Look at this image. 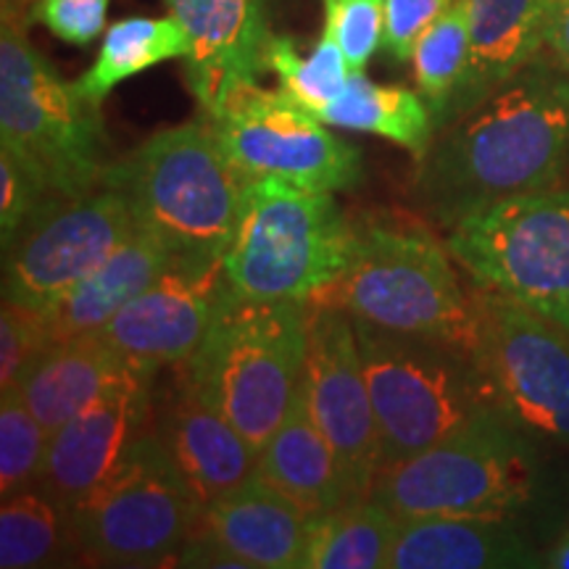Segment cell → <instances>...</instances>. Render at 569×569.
I'll return each mask as SVG.
<instances>
[{"mask_svg": "<svg viewBox=\"0 0 569 569\" xmlns=\"http://www.w3.org/2000/svg\"><path fill=\"white\" fill-rule=\"evenodd\" d=\"M153 432L203 507L259 475V451L180 377Z\"/></svg>", "mask_w": 569, "mask_h": 569, "instance_id": "cell-19", "label": "cell"}, {"mask_svg": "<svg viewBox=\"0 0 569 569\" xmlns=\"http://www.w3.org/2000/svg\"><path fill=\"white\" fill-rule=\"evenodd\" d=\"M206 119L246 180H280L330 193L361 180L359 148L332 134L330 124L282 88L251 84Z\"/></svg>", "mask_w": 569, "mask_h": 569, "instance_id": "cell-12", "label": "cell"}, {"mask_svg": "<svg viewBox=\"0 0 569 569\" xmlns=\"http://www.w3.org/2000/svg\"><path fill=\"white\" fill-rule=\"evenodd\" d=\"M446 248L482 288L569 330V188L490 203L448 227Z\"/></svg>", "mask_w": 569, "mask_h": 569, "instance_id": "cell-10", "label": "cell"}, {"mask_svg": "<svg viewBox=\"0 0 569 569\" xmlns=\"http://www.w3.org/2000/svg\"><path fill=\"white\" fill-rule=\"evenodd\" d=\"M311 528L315 517L261 475L206 503L198 525L243 569H301Z\"/></svg>", "mask_w": 569, "mask_h": 569, "instance_id": "cell-18", "label": "cell"}, {"mask_svg": "<svg viewBox=\"0 0 569 569\" xmlns=\"http://www.w3.org/2000/svg\"><path fill=\"white\" fill-rule=\"evenodd\" d=\"M451 259L422 230L361 224L343 274L311 301L338 306L382 330L446 343L482 365L478 296L467 293Z\"/></svg>", "mask_w": 569, "mask_h": 569, "instance_id": "cell-2", "label": "cell"}, {"mask_svg": "<svg viewBox=\"0 0 569 569\" xmlns=\"http://www.w3.org/2000/svg\"><path fill=\"white\" fill-rule=\"evenodd\" d=\"M443 127L415 177L417 203L436 222L557 188L569 169V71L536 59Z\"/></svg>", "mask_w": 569, "mask_h": 569, "instance_id": "cell-1", "label": "cell"}, {"mask_svg": "<svg viewBox=\"0 0 569 569\" xmlns=\"http://www.w3.org/2000/svg\"><path fill=\"white\" fill-rule=\"evenodd\" d=\"M482 365L515 425L569 446V330L498 290H475Z\"/></svg>", "mask_w": 569, "mask_h": 569, "instance_id": "cell-13", "label": "cell"}, {"mask_svg": "<svg viewBox=\"0 0 569 569\" xmlns=\"http://www.w3.org/2000/svg\"><path fill=\"white\" fill-rule=\"evenodd\" d=\"M267 69L274 71L280 88L311 113H319L327 103L336 101L348 84V77H351V67H348L343 51L325 32L306 59L298 53L296 42L290 38H272Z\"/></svg>", "mask_w": 569, "mask_h": 569, "instance_id": "cell-30", "label": "cell"}, {"mask_svg": "<svg viewBox=\"0 0 569 569\" xmlns=\"http://www.w3.org/2000/svg\"><path fill=\"white\" fill-rule=\"evenodd\" d=\"M246 182L209 119L156 132L103 172V184L124 196L140 230L172 253L206 259H224Z\"/></svg>", "mask_w": 569, "mask_h": 569, "instance_id": "cell-4", "label": "cell"}, {"mask_svg": "<svg viewBox=\"0 0 569 569\" xmlns=\"http://www.w3.org/2000/svg\"><path fill=\"white\" fill-rule=\"evenodd\" d=\"M536 549L511 515L398 519L388 569L538 567Z\"/></svg>", "mask_w": 569, "mask_h": 569, "instance_id": "cell-21", "label": "cell"}, {"mask_svg": "<svg viewBox=\"0 0 569 569\" xmlns=\"http://www.w3.org/2000/svg\"><path fill=\"white\" fill-rule=\"evenodd\" d=\"M325 124L369 132L407 148L417 161L436 140V119L419 92L401 84H377L365 71H351L343 92L317 113Z\"/></svg>", "mask_w": 569, "mask_h": 569, "instance_id": "cell-25", "label": "cell"}, {"mask_svg": "<svg viewBox=\"0 0 569 569\" xmlns=\"http://www.w3.org/2000/svg\"><path fill=\"white\" fill-rule=\"evenodd\" d=\"M356 227L330 190L248 180L224 253L230 288L256 301H311L343 274Z\"/></svg>", "mask_w": 569, "mask_h": 569, "instance_id": "cell-7", "label": "cell"}, {"mask_svg": "<svg viewBox=\"0 0 569 569\" xmlns=\"http://www.w3.org/2000/svg\"><path fill=\"white\" fill-rule=\"evenodd\" d=\"M398 517L375 498H356L315 517L301 569H388Z\"/></svg>", "mask_w": 569, "mask_h": 569, "instance_id": "cell-27", "label": "cell"}, {"mask_svg": "<svg viewBox=\"0 0 569 569\" xmlns=\"http://www.w3.org/2000/svg\"><path fill=\"white\" fill-rule=\"evenodd\" d=\"M325 34L343 51L351 71H365L386 40V0H322Z\"/></svg>", "mask_w": 569, "mask_h": 569, "instance_id": "cell-32", "label": "cell"}, {"mask_svg": "<svg viewBox=\"0 0 569 569\" xmlns=\"http://www.w3.org/2000/svg\"><path fill=\"white\" fill-rule=\"evenodd\" d=\"M174 253L151 232L134 230L101 267L51 311H42L51 343L101 332L132 298L159 277Z\"/></svg>", "mask_w": 569, "mask_h": 569, "instance_id": "cell-23", "label": "cell"}, {"mask_svg": "<svg viewBox=\"0 0 569 569\" xmlns=\"http://www.w3.org/2000/svg\"><path fill=\"white\" fill-rule=\"evenodd\" d=\"M451 3L453 0H386V40H382V48L398 61H411L419 34Z\"/></svg>", "mask_w": 569, "mask_h": 569, "instance_id": "cell-36", "label": "cell"}, {"mask_svg": "<svg viewBox=\"0 0 569 569\" xmlns=\"http://www.w3.org/2000/svg\"><path fill=\"white\" fill-rule=\"evenodd\" d=\"M469 61V0H453L427 30L419 34L415 63L417 92L430 106L436 127L446 124L448 109Z\"/></svg>", "mask_w": 569, "mask_h": 569, "instance_id": "cell-29", "label": "cell"}, {"mask_svg": "<svg viewBox=\"0 0 569 569\" xmlns=\"http://www.w3.org/2000/svg\"><path fill=\"white\" fill-rule=\"evenodd\" d=\"M546 48H549L553 61L569 71V0H553L549 32H546Z\"/></svg>", "mask_w": 569, "mask_h": 569, "instance_id": "cell-37", "label": "cell"}, {"mask_svg": "<svg viewBox=\"0 0 569 569\" xmlns=\"http://www.w3.org/2000/svg\"><path fill=\"white\" fill-rule=\"evenodd\" d=\"M138 230L119 190L51 193L3 248V301L51 311Z\"/></svg>", "mask_w": 569, "mask_h": 569, "instance_id": "cell-11", "label": "cell"}, {"mask_svg": "<svg viewBox=\"0 0 569 569\" xmlns=\"http://www.w3.org/2000/svg\"><path fill=\"white\" fill-rule=\"evenodd\" d=\"M71 536L69 511L38 486L3 498L0 507V567L32 569L63 557Z\"/></svg>", "mask_w": 569, "mask_h": 569, "instance_id": "cell-28", "label": "cell"}, {"mask_svg": "<svg viewBox=\"0 0 569 569\" xmlns=\"http://www.w3.org/2000/svg\"><path fill=\"white\" fill-rule=\"evenodd\" d=\"M553 0H469V61L446 124L538 59Z\"/></svg>", "mask_w": 569, "mask_h": 569, "instance_id": "cell-22", "label": "cell"}, {"mask_svg": "<svg viewBox=\"0 0 569 569\" xmlns=\"http://www.w3.org/2000/svg\"><path fill=\"white\" fill-rule=\"evenodd\" d=\"M230 293L224 259L180 256L98 336L140 375L156 377L201 346Z\"/></svg>", "mask_w": 569, "mask_h": 569, "instance_id": "cell-15", "label": "cell"}, {"mask_svg": "<svg viewBox=\"0 0 569 569\" xmlns=\"http://www.w3.org/2000/svg\"><path fill=\"white\" fill-rule=\"evenodd\" d=\"M51 432L27 409L17 390L0 393V493L9 498L38 486Z\"/></svg>", "mask_w": 569, "mask_h": 569, "instance_id": "cell-31", "label": "cell"}, {"mask_svg": "<svg viewBox=\"0 0 569 569\" xmlns=\"http://www.w3.org/2000/svg\"><path fill=\"white\" fill-rule=\"evenodd\" d=\"M138 382H151L106 340L92 336L51 343L17 382V393L48 432L82 415L92 403Z\"/></svg>", "mask_w": 569, "mask_h": 569, "instance_id": "cell-20", "label": "cell"}, {"mask_svg": "<svg viewBox=\"0 0 569 569\" xmlns=\"http://www.w3.org/2000/svg\"><path fill=\"white\" fill-rule=\"evenodd\" d=\"M543 567H553V569H569V519L565 528L559 530L557 540L543 557Z\"/></svg>", "mask_w": 569, "mask_h": 569, "instance_id": "cell-38", "label": "cell"}, {"mask_svg": "<svg viewBox=\"0 0 569 569\" xmlns=\"http://www.w3.org/2000/svg\"><path fill=\"white\" fill-rule=\"evenodd\" d=\"M259 475L311 517L353 501L336 451L311 417L303 382L274 436L259 451Z\"/></svg>", "mask_w": 569, "mask_h": 569, "instance_id": "cell-24", "label": "cell"}, {"mask_svg": "<svg viewBox=\"0 0 569 569\" xmlns=\"http://www.w3.org/2000/svg\"><path fill=\"white\" fill-rule=\"evenodd\" d=\"M188 32L184 82L206 117L238 90L259 84L267 69L269 32L264 0H167Z\"/></svg>", "mask_w": 569, "mask_h": 569, "instance_id": "cell-16", "label": "cell"}, {"mask_svg": "<svg viewBox=\"0 0 569 569\" xmlns=\"http://www.w3.org/2000/svg\"><path fill=\"white\" fill-rule=\"evenodd\" d=\"M536 475L528 432L496 411L380 469L372 498L398 519L515 515L530 501Z\"/></svg>", "mask_w": 569, "mask_h": 569, "instance_id": "cell-8", "label": "cell"}, {"mask_svg": "<svg viewBox=\"0 0 569 569\" xmlns=\"http://www.w3.org/2000/svg\"><path fill=\"white\" fill-rule=\"evenodd\" d=\"M203 509L146 427L109 478L71 509V536L77 549L101 565L153 567L177 559L201 525Z\"/></svg>", "mask_w": 569, "mask_h": 569, "instance_id": "cell-9", "label": "cell"}, {"mask_svg": "<svg viewBox=\"0 0 569 569\" xmlns=\"http://www.w3.org/2000/svg\"><path fill=\"white\" fill-rule=\"evenodd\" d=\"M151 415V382H138L51 432L38 488L69 511L113 472Z\"/></svg>", "mask_w": 569, "mask_h": 569, "instance_id": "cell-17", "label": "cell"}, {"mask_svg": "<svg viewBox=\"0 0 569 569\" xmlns=\"http://www.w3.org/2000/svg\"><path fill=\"white\" fill-rule=\"evenodd\" d=\"M301 382L311 417L336 451L351 498H372L380 475V427L348 311L309 301V343Z\"/></svg>", "mask_w": 569, "mask_h": 569, "instance_id": "cell-14", "label": "cell"}, {"mask_svg": "<svg viewBox=\"0 0 569 569\" xmlns=\"http://www.w3.org/2000/svg\"><path fill=\"white\" fill-rule=\"evenodd\" d=\"M109 0H34L30 19L69 46H88L106 32Z\"/></svg>", "mask_w": 569, "mask_h": 569, "instance_id": "cell-35", "label": "cell"}, {"mask_svg": "<svg viewBox=\"0 0 569 569\" xmlns=\"http://www.w3.org/2000/svg\"><path fill=\"white\" fill-rule=\"evenodd\" d=\"M51 346L42 311L3 301L0 309V393H11L38 356Z\"/></svg>", "mask_w": 569, "mask_h": 569, "instance_id": "cell-33", "label": "cell"}, {"mask_svg": "<svg viewBox=\"0 0 569 569\" xmlns=\"http://www.w3.org/2000/svg\"><path fill=\"white\" fill-rule=\"evenodd\" d=\"M51 193V184L38 169L0 148V238H3V248L11 243L13 234L38 209L42 198Z\"/></svg>", "mask_w": 569, "mask_h": 569, "instance_id": "cell-34", "label": "cell"}, {"mask_svg": "<svg viewBox=\"0 0 569 569\" xmlns=\"http://www.w3.org/2000/svg\"><path fill=\"white\" fill-rule=\"evenodd\" d=\"M353 325L380 427V469L503 411L488 369L472 356L359 319Z\"/></svg>", "mask_w": 569, "mask_h": 569, "instance_id": "cell-5", "label": "cell"}, {"mask_svg": "<svg viewBox=\"0 0 569 569\" xmlns=\"http://www.w3.org/2000/svg\"><path fill=\"white\" fill-rule=\"evenodd\" d=\"M306 343L309 301H256L230 288L177 377L261 451L301 388Z\"/></svg>", "mask_w": 569, "mask_h": 569, "instance_id": "cell-3", "label": "cell"}, {"mask_svg": "<svg viewBox=\"0 0 569 569\" xmlns=\"http://www.w3.org/2000/svg\"><path fill=\"white\" fill-rule=\"evenodd\" d=\"M30 11L3 0L0 17V148L30 163L53 193L84 196L103 184L106 134L84 101L32 46Z\"/></svg>", "mask_w": 569, "mask_h": 569, "instance_id": "cell-6", "label": "cell"}, {"mask_svg": "<svg viewBox=\"0 0 569 569\" xmlns=\"http://www.w3.org/2000/svg\"><path fill=\"white\" fill-rule=\"evenodd\" d=\"M188 48V32L172 13L161 19H122L103 32L96 63L74 82V88L84 101L101 109L113 88L163 61L184 59Z\"/></svg>", "mask_w": 569, "mask_h": 569, "instance_id": "cell-26", "label": "cell"}]
</instances>
